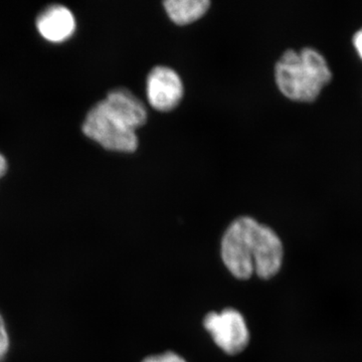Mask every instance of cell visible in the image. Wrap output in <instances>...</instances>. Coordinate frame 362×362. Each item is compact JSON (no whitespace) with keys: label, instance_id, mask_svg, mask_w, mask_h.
Wrapping results in <instances>:
<instances>
[{"label":"cell","instance_id":"cell-1","mask_svg":"<svg viewBox=\"0 0 362 362\" xmlns=\"http://www.w3.org/2000/svg\"><path fill=\"white\" fill-rule=\"evenodd\" d=\"M221 259L240 280L256 273L269 280L282 268L284 247L277 233L250 216H240L228 226L221 239Z\"/></svg>","mask_w":362,"mask_h":362},{"label":"cell","instance_id":"cell-2","mask_svg":"<svg viewBox=\"0 0 362 362\" xmlns=\"http://www.w3.org/2000/svg\"><path fill=\"white\" fill-rule=\"evenodd\" d=\"M146 120L147 111L141 100L131 90L118 88L88 112L82 130L105 149L132 152L138 146L136 130Z\"/></svg>","mask_w":362,"mask_h":362},{"label":"cell","instance_id":"cell-3","mask_svg":"<svg viewBox=\"0 0 362 362\" xmlns=\"http://www.w3.org/2000/svg\"><path fill=\"white\" fill-rule=\"evenodd\" d=\"M276 83L289 99L312 102L331 80V71L322 54L313 49H288L276 64Z\"/></svg>","mask_w":362,"mask_h":362},{"label":"cell","instance_id":"cell-4","mask_svg":"<svg viewBox=\"0 0 362 362\" xmlns=\"http://www.w3.org/2000/svg\"><path fill=\"white\" fill-rule=\"evenodd\" d=\"M204 326L216 344L230 356H237L249 345L250 332L246 321L235 309L226 308L220 313L209 312L204 317Z\"/></svg>","mask_w":362,"mask_h":362},{"label":"cell","instance_id":"cell-5","mask_svg":"<svg viewBox=\"0 0 362 362\" xmlns=\"http://www.w3.org/2000/svg\"><path fill=\"white\" fill-rule=\"evenodd\" d=\"M183 96L182 81L175 70L157 66L147 77V97L150 105L158 111H170Z\"/></svg>","mask_w":362,"mask_h":362},{"label":"cell","instance_id":"cell-6","mask_svg":"<svg viewBox=\"0 0 362 362\" xmlns=\"http://www.w3.org/2000/svg\"><path fill=\"white\" fill-rule=\"evenodd\" d=\"M37 28L40 35L49 42H65L75 33V16L68 7L54 4L37 16Z\"/></svg>","mask_w":362,"mask_h":362},{"label":"cell","instance_id":"cell-7","mask_svg":"<svg viewBox=\"0 0 362 362\" xmlns=\"http://www.w3.org/2000/svg\"><path fill=\"white\" fill-rule=\"evenodd\" d=\"M169 18L177 25H187L206 13L209 0H166L163 2Z\"/></svg>","mask_w":362,"mask_h":362},{"label":"cell","instance_id":"cell-8","mask_svg":"<svg viewBox=\"0 0 362 362\" xmlns=\"http://www.w3.org/2000/svg\"><path fill=\"white\" fill-rule=\"evenodd\" d=\"M9 349L8 334H7L6 324L0 315V362L6 358L7 351Z\"/></svg>","mask_w":362,"mask_h":362},{"label":"cell","instance_id":"cell-9","mask_svg":"<svg viewBox=\"0 0 362 362\" xmlns=\"http://www.w3.org/2000/svg\"><path fill=\"white\" fill-rule=\"evenodd\" d=\"M142 362H187L182 357L175 354V352H165V354H158V356H152L147 357Z\"/></svg>","mask_w":362,"mask_h":362},{"label":"cell","instance_id":"cell-10","mask_svg":"<svg viewBox=\"0 0 362 362\" xmlns=\"http://www.w3.org/2000/svg\"><path fill=\"white\" fill-rule=\"evenodd\" d=\"M354 45H356L357 52H358L359 56H361L362 59V30L356 33V37H354Z\"/></svg>","mask_w":362,"mask_h":362},{"label":"cell","instance_id":"cell-11","mask_svg":"<svg viewBox=\"0 0 362 362\" xmlns=\"http://www.w3.org/2000/svg\"><path fill=\"white\" fill-rule=\"evenodd\" d=\"M7 171V161L6 157L0 154V178L6 175Z\"/></svg>","mask_w":362,"mask_h":362}]
</instances>
